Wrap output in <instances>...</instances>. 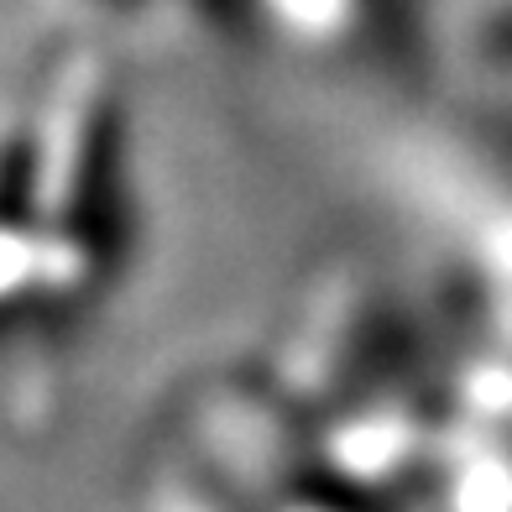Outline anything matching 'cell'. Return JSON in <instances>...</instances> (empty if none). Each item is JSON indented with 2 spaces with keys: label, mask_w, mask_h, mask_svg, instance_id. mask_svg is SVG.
<instances>
[{
  "label": "cell",
  "mask_w": 512,
  "mask_h": 512,
  "mask_svg": "<svg viewBox=\"0 0 512 512\" xmlns=\"http://www.w3.org/2000/svg\"><path fill=\"white\" fill-rule=\"evenodd\" d=\"M424 204L429 512H512V136L429 157Z\"/></svg>",
  "instance_id": "6da1fadb"
},
{
  "label": "cell",
  "mask_w": 512,
  "mask_h": 512,
  "mask_svg": "<svg viewBox=\"0 0 512 512\" xmlns=\"http://www.w3.org/2000/svg\"><path fill=\"white\" fill-rule=\"evenodd\" d=\"M142 204L126 105L79 79L0 147V340L68 351L121 298Z\"/></svg>",
  "instance_id": "7a4b0ae2"
}]
</instances>
